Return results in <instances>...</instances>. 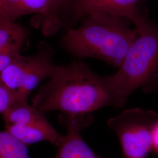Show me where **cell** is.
Instances as JSON below:
<instances>
[{"instance_id":"13","label":"cell","mask_w":158,"mask_h":158,"mask_svg":"<svg viewBox=\"0 0 158 158\" xmlns=\"http://www.w3.org/2000/svg\"><path fill=\"white\" fill-rule=\"evenodd\" d=\"M51 0H21L20 17L28 14H37L40 25L45 17L50 6Z\"/></svg>"},{"instance_id":"11","label":"cell","mask_w":158,"mask_h":158,"mask_svg":"<svg viewBox=\"0 0 158 158\" xmlns=\"http://www.w3.org/2000/svg\"><path fill=\"white\" fill-rule=\"evenodd\" d=\"M70 1V0H51L49 10L40 25L45 35H53L64 28Z\"/></svg>"},{"instance_id":"16","label":"cell","mask_w":158,"mask_h":158,"mask_svg":"<svg viewBox=\"0 0 158 158\" xmlns=\"http://www.w3.org/2000/svg\"><path fill=\"white\" fill-rule=\"evenodd\" d=\"M152 151L155 153H158V123L156 125L153 133Z\"/></svg>"},{"instance_id":"10","label":"cell","mask_w":158,"mask_h":158,"mask_svg":"<svg viewBox=\"0 0 158 158\" xmlns=\"http://www.w3.org/2000/svg\"><path fill=\"white\" fill-rule=\"evenodd\" d=\"M6 125H27L41 121L46 118L41 113L28 101L18 102L2 115Z\"/></svg>"},{"instance_id":"7","label":"cell","mask_w":158,"mask_h":158,"mask_svg":"<svg viewBox=\"0 0 158 158\" xmlns=\"http://www.w3.org/2000/svg\"><path fill=\"white\" fill-rule=\"evenodd\" d=\"M59 119L67 130L54 158H103L96 154L85 142L80 132L93 122L91 114L66 115L61 114Z\"/></svg>"},{"instance_id":"5","label":"cell","mask_w":158,"mask_h":158,"mask_svg":"<svg viewBox=\"0 0 158 158\" xmlns=\"http://www.w3.org/2000/svg\"><path fill=\"white\" fill-rule=\"evenodd\" d=\"M53 56L52 49L42 42L33 55L25 56L20 53L0 73V78L21 100L28 101L32 90L44 80L51 78L56 66Z\"/></svg>"},{"instance_id":"3","label":"cell","mask_w":158,"mask_h":158,"mask_svg":"<svg viewBox=\"0 0 158 158\" xmlns=\"http://www.w3.org/2000/svg\"><path fill=\"white\" fill-rule=\"evenodd\" d=\"M133 23L137 36L123 62L117 73L104 76L113 106L118 108L138 89L146 93L158 91V28L146 14Z\"/></svg>"},{"instance_id":"8","label":"cell","mask_w":158,"mask_h":158,"mask_svg":"<svg viewBox=\"0 0 158 158\" xmlns=\"http://www.w3.org/2000/svg\"><path fill=\"white\" fill-rule=\"evenodd\" d=\"M28 36L26 28L0 16V73L20 54L21 48Z\"/></svg>"},{"instance_id":"17","label":"cell","mask_w":158,"mask_h":158,"mask_svg":"<svg viewBox=\"0 0 158 158\" xmlns=\"http://www.w3.org/2000/svg\"><path fill=\"white\" fill-rule=\"evenodd\" d=\"M2 0H0V11H1V4H2Z\"/></svg>"},{"instance_id":"2","label":"cell","mask_w":158,"mask_h":158,"mask_svg":"<svg viewBox=\"0 0 158 158\" xmlns=\"http://www.w3.org/2000/svg\"><path fill=\"white\" fill-rule=\"evenodd\" d=\"M131 23L124 17L92 14L81 20L79 28L67 29L61 46L76 58H96L118 69L137 36Z\"/></svg>"},{"instance_id":"14","label":"cell","mask_w":158,"mask_h":158,"mask_svg":"<svg viewBox=\"0 0 158 158\" xmlns=\"http://www.w3.org/2000/svg\"><path fill=\"white\" fill-rule=\"evenodd\" d=\"M20 101L17 93L8 88L0 78V114L3 115L15 103Z\"/></svg>"},{"instance_id":"9","label":"cell","mask_w":158,"mask_h":158,"mask_svg":"<svg viewBox=\"0 0 158 158\" xmlns=\"http://www.w3.org/2000/svg\"><path fill=\"white\" fill-rule=\"evenodd\" d=\"M6 130L26 145L48 141L59 147L64 138L46 118L31 124L7 125Z\"/></svg>"},{"instance_id":"12","label":"cell","mask_w":158,"mask_h":158,"mask_svg":"<svg viewBox=\"0 0 158 158\" xmlns=\"http://www.w3.org/2000/svg\"><path fill=\"white\" fill-rule=\"evenodd\" d=\"M0 158H30L27 145L8 131H0Z\"/></svg>"},{"instance_id":"6","label":"cell","mask_w":158,"mask_h":158,"mask_svg":"<svg viewBox=\"0 0 158 158\" xmlns=\"http://www.w3.org/2000/svg\"><path fill=\"white\" fill-rule=\"evenodd\" d=\"M146 0H70L65 18L64 27L72 28L85 17L101 13L124 17L134 23L146 11Z\"/></svg>"},{"instance_id":"4","label":"cell","mask_w":158,"mask_h":158,"mask_svg":"<svg viewBox=\"0 0 158 158\" xmlns=\"http://www.w3.org/2000/svg\"><path fill=\"white\" fill-rule=\"evenodd\" d=\"M158 113L134 108L110 119L109 127L117 134L124 158H148Z\"/></svg>"},{"instance_id":"15","label":"cell","mask_w":158,"mask_h":158,"mask_svg":"<svg viewBox=\"0 0 158 158\" xmlns=\"http://www.w3.org/2000/svg\"><path fill=\"white\" fill-rule=\"evenodd\" d=\"M21 0H2L0 16L15 21L20 17Z\"/></svg>"},{"instance_id":"1","label":"cell","mask_w":158,"mask_h":158,"mask_svg":"<svg viewBox=\"0 0 158 158\" xmlns=\"http://www.w3.org/2000/svg\"><path fill=\"white\" fill-rule=\"evenodd\" d=\"M32 104L41 113L59 111L66 115L91 114L113 106L104 76L98 75L81 61L56 65L49 80L34 96Z\"/></svg>"}]
</instances>
